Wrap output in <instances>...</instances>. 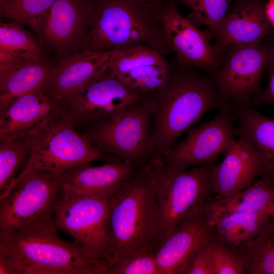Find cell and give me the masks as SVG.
I'll return each instance as SVG.
<instances>
[{"label":"cell","instance_id":"obj_15","mask_svg":"<svg viewBox=\"0 0 274 274\" xmlns=\"http://www.w3.org/2000/svg\"><path fill=\"white\" fill-rule=\"evenodd\" d=\"M64 114L62 99L47 86L30 92L0 109V140L34 134Z\"/></svg>","mask_w":274,"mask_h":274},{"label":"cell","instance_id":"obj_13","mask_svg":"<svg viewBox=\"0 0 274 274\" xmlns=\"http://www.w3.org/2000/svg\"><path fill=\"white\" fill-rule=\"evenodd\" d=\"M234 116L226 105L212 119L188 130L186 138L161 156L164 163L186 169L215 162L235 139Z\"/></svg>","mask_w":274,"mask_h":274},{"label":"cell","instance_id":"obj_2","mask_svg":"<svg viewBox=\"0 0 274 274\" xmlns=\"http://www.w3.org/2000/svg\"><path fill=\"white\" fill-rule=\"evenodd\" d=\"M109 202L108 268L135 255L155 252L160 243L161 220L154 156L138 166Z\"/></svg>","mask_w":274,"mask_h":274},{"label":"cell","instance_id":"obj_4","mask_svg":"<svg viewBox=\"0 0 274 274\" xmlns=\"http://www.w3.org/2000/svg\"><path fill=\"white\" fill-rule=\"evenodd\" d=\"M91 8L90 30L81 51H106L142 43L165 55L171 52L157 8L140 0H87Z\"/></svg>","mask_w":274,"mask_h":274},{"label":"cell","instance_id":"obj_28","mask_svg":"<svg viewBox=\"0 0 274 274\" xmlns=\"http://www.w3.org/2000/svg\"><path fill=\"white\" fill-rule=\"evenodd\" d=\"M112 51L109 69L115 76L140 66L169 62L160 52L142 43L124 46Z\"/></svg>","mask_w":274,"mask_h":274},{"label":"cell","instance_id":"obj_36","mask_svg":"<svg viewBox=\"0 0 274 274\" xmlns=\"http://www.w3.org/2000/svg\"><path fill=\"white\" fill-rule=\"evenodd\" d=\"M264 11L268 21L274 26V0H268L265 3Z\"/></svg>","mask_w":274,"mask_h":274},{"label":"cell","instance_id":"obj_10","mask_svg":"<svg viewBox=\"0 0 274 274\" xmlns=\"http://www.w3.org/2000/svg\"><path fill=\"white\" fill-rule=\"evenodd\" d=\"M147 97L123 83L108 67L62 100L64 114L74 125H93L114 118Z\"/></svg>","mask_w":274,"mask_h":274},{"label":"cell","instance_id":"obj_39","mask_svg":"<svg viewBox=\"0 0 274 274\" xmlns=\"http://www.w3.org/2000/svg\"><path fill=\"white\" fill-rule=\"evenodd\" d=\"M4 1L5 0H0V5L2 4Z\"/></svg>","mask_w":274,"mask_h":274},{"label":"cell","instance_id":"obj_16","mask_svg":"<svg viewBox=\"0 0 274 274\" xmlns=\"http://www.w3.org/2000/svg\"><path fill=\"white\" fill-rule=\"evenodd\" d=\"M224 157L211 172L213 195L227 196L245 189L262 176L261 158L245 139H234L223 153Z\"/></svg>","mask_w":274,"mask_h":274},{"label":"cell","instance_id":"obj_29","mask_svg":"<svg viewBox=\"0 0 274 274\" xmlns=\"http://www.w3.org/2000/svg\"><path fill=\"white\" fill-rule=\"evenodd\" d=\"M55 1L5 0L0 5V15L27 26L37 35Z\"/></svg>","mask_w":274,"mask_h":274},{"label":"cell","instance_id":"obj_24","mask_svg":"<svg viewBox=\"0 0 274 274\" xmlns=\"http://www.w3.org/2000/svg\"><path fill=\"white\" fill-rule=\"evenodd\" d=\"M271 220L268 210L229 214L209 223L212 239L241 250L256 237Z\"/></svg>","mask_w":274,"mask_h":274},{"label":"cell","instance_id":"obj_9","mask_svg":"<svg viewBox=\"0 0 274 274\" xmlns=\"http://www.w3.org/2000/svg\"><path fill=\"white\" fill-rule=\"evenodd\" d=\"M60 193L58 178L31 172L0 195V231L50 222Z\"/></svg>","mask_w":274,"mask_h":274},{"label":"cell","instance_id":"obj_5","mask_svg":"<svg viewBox=\"0 0 274 274\" xmlns=\"http://www.w3.org/2000/svg\"><path fill=\"white\" fill-rule=\"evenodd\" d=\"M154 157L160 244L182 223L204 212L213 195L210 175L214 162L177 169L167 165L161 156Z\"/></svg>","mask_w":274,"mask_h":274},{"label":"cell","instance_id":"obj_3","mask_svg":"<svg viewBox=\"0 0 274 274\" xmlns=\"http://www.w3.org/2000/svg\"><path fill=\"white\" fill-rule=\"evenodd\" d=\"M53 220L0 231V274H106L75 241L61 237Z\"/></svg>","mask_w":274,"mask_h":274},{"label":"cell","instance_id":"obj_30","mask_svg":"<svg viewBox=\"0 0 274 274\" xmlns=\"http://www.w3.org/2000/svg\"><path fill=\"white\" fill-rule=\"evenodd\" d=\"M189 7L186 17L197 27L205 26L215 38L232 0H174Z\"/></svg>","mask_w":274,"mask_h":274},{"label":"cell","instance_id":"obj_37","mask_svg":"<svg viewBox=\"0 0 274 274\" xmlns=\"http://www.w3.org/2000/svg\"><path fill=\"white\" fill-rule=\"evenodd\" d=\"M144 3L154 7H158L164 0H140Z\"/></svg>","mask_w":274,"mask_h":274},{"label":"cell","instance_id":"obj_35","mask_svg":"<svg viewBox=\"0 0 274 274\" xmlns=\"http://www.w3.org/2000/svg\"><path fill=\"white\" fill-rule=\"evenodd\" d=\"M269 81L266 87L252 99L251 106L270 104L274 105V48H273L267 65Z\"/></svg>","mask_w":274,"mask_h":274},{"label":"cell","instance_id":"obj_18","mask_svg":"<svg viewBox=\"0 0 274 274\" xmlns=\"http://www.w3.org/2000/svg\"><path fill=\"white\" fill-rule=\"evenodd\" d=\"M212 239L204 212L182 223L155 250L160 274H183L196 251Z\"/></svg>","mask_w":274,"mask_h":274},{"label":"cell","instance_id":"obj_34","mask_svg":"<svg viewBox=\"0 0 274 274\" xmlns=\"http://www.w3.org/2000/svg\"><path fill=\"white\" fill-rule=\"evenodd\" d=\"M208 243L201 247L196 251L183 274H214Z\"/></svg>","mask_w":274,"mask_h":274},{"label":"cell","instance_id":"obj_32","mask_svg":"<svg viewBox=\"0 0 274 274\" xmlns=\"http://www.w3.org/2000/svg\"><path fill=\"white\" fill-rule=\"evenodd\" d=\"M208 245L213 261L214 274H244L240 250L213 239Z\"/></svg>","mask_w":274,"mask_h":274},{"label":"cell","instance_id":"obj_11","mask_svg":"<svg viewBox=\"0 0 274 274\" xmlns=\"http://www.w3.org/2000/svg\"><path fill=\"white\" fill-rule=\"evenodd\" d=\"M174 0H164L157 8L166 44L179 63L212 74L223 63L224 49L213 44L208 30H201L180 13Z\"/></svg>","mask_w":274,"mask_h":274},{"label":"cell","instance_id":"obj_1","mask_svg":"<svg viewBox=\"0 0 274 274\" xmlns=\"http://www.w3.org/2000/svg\"><path fill=\"white\" fill-rule=\"evenodd\" d=\"M176 59L164 85L146 100L151 115V156L163 155L207 112L227 103L211 76Z\"/></svg>","mask_w":274,"mask_h":274},{"label":"cell","instance_id":"obj_17","mask_svg":"<svg viewBox=\"0 0 274 274\" xmlns=\"http://www.w3.org/2000/svg\"><path fill=\"white\" fill-rule=\"evenodd\" d=\"M139 165L121 161L73 167L58 178L60 192L110 198L130 178Z\"/></svg>","mask_w":274,"mask_h":274},{"label":"cell","instance_id":"obj_19","mask_svg":"<svg viewBox=\"0 0 274 274\" xmlns=\"http://www.w3.org/2000/svg\"><path fill=\"white\" fill-rule=\"evenodd\" d=\"M265 3L262 0H237L221 24L216 44L223 49L233 45H258L272 35L274 26L266 17Z\"/></svg>","mask_w":274,"mask_h":274},{"label":"cell","instance_id":"obj_23","mask_svg":"<svg viewBox=\"0 0 274 274\" xmlns=\"http://www.w3.org/2000/svg\"><path fill=\"white\" fill-rule=\"evenodd\" d=\"M272 202H274V179L262 177L236 193L224 197H212L206 206L204 214L210 223L229 214L267 210Z\"/></svg>","mask_w":274,"mask_h":274},{"label":"cell","instance_id":"obj_6","mask_svg":"<svg viewBox=\"0 0 274 274\" xmlns=\"http://www.w3.org/2000/svg\"><path fill=\"white\" fill-rule=\"evenodd\" d=\"M101 154L85 134L76 131L64 114L34 134L26 163L5 192L30 173H44L58 178L75 166L97 160Z\"/></svg>","mask_w":274,"mask_h":274},{"label":"cell","instance_id":"obj_7","mask_svg":"<svg viewBox=\"0 0 274 274\" xmlns=\"http://www.w3.org/2000/svg\"><path fill=\"white\" fill-rule=\"evenodd\" d=\"M109 198L59 193L54 224L104 267L106 274L109 267Z\"/></svg>","mask_w":274,"mask_h":274},{"label":"cell","instance_id":"obj_25","mask_svg":"<svg viewBox=\"0 0 274 274\" xmlns=\"http://www.w3.org/2000/svg\"><path fill=\"white\" fill-rule=\"evenodd\" d=\"M240 250L244 274H274V225L271 219Z\"/></svg>","mask_w":274,"mask_h":274},{"label":"cell","instance_id":"obj_12","mask_svg":"<svg viewBox=\"0 0 274 274\" xmlns=\"http://www.w3.org/2000/svg\"><path fill=\"white\" fill-rule=\"evenodd\" d=\"M273 49L268 45H229L221 67L211 74L221 96L235 106H251Z\"/></svg>","mask_w":274,"mask_h":274},{"label":"cell","instance_id":"obj_14","mask_svg":"<svg viewBox=\"0 0 274 274\" xmlns=\"http://www.w3.org/2000/svg\"><path fill=\"white\" fill-rule=\"evenodd\" d=\"M91 15L87 0H56L37 35L44 45L61 59L83 50Z\"/></svg>","mask_w":274,"mask_h":274},{"label":"cell","instance_id":"obj_8","mask_svg":"<svg viewBox=\"0 0 274 274\" xmlns=\"http://www.w3.org/2000/svg\"><path fill=\"white\" fill-rule=\"evenodd\" d=\"M146 98L114 118L93 124L85 135L101 151L122 161L142 164L151 156V115Z\"/></svg>","mask_w":274,"mask_h":274},{"label":"cell","instance_id":"obj_33","mask_svg":"<svg viewBox=\"0 0 274 274\" xmlns=\"http://www.w3.org/2000/svg\"><path fill=\"white\" fill-rule=\"evenodd\" d=\"M106 274H160L155 252L135 255L109 267Z\"/></svg>","mask_w":274,"mask_h":274},{"label":"cell","instance_id":"obj_27","mask_svg":"<svg viewBox=\"0 0 274 274\" xmlns=\"http://www.w3.org/2000/svg\"><path fill=\"white\" fill-rule=\"evenodd\" d=\"M22 25L14 20L1 22L0 49L23 58H46L42 41Z\"/></svg>","mask_w":274,"mask_h":274},{"label":"cell","instance_id":"obj_22","mask_svg":"<svg viewBox=\"0 0 274 274\" xmlns=\"http://www.w3.org/2000/svg\"><path fill=\"white\" fill-rule=\"evenodd\" d=\"M232 108L238 121L235 135L246 139L259 155L263 165L261 176L274 179V119L260 114L251 106Z\"/></svg>","mask_w":274,"mask_h":274},{"label":"cell","instance_id":"obj_31","mask_svg":"<svg viewBox=\"0 0 274 274\" xmlns=\"http://www.w3.org/2000/svg\"><path fill=\"white\" fill-rule=\"evenodd\" d=\"M169 72L170 62L140 66L116 76L129 87L148 96L164 85Z\"/></svg>","mask_w":274,"mask_h":274},{"label":"cell","instance_id":"obj_38","mask_svg":"<svg viewBox=\"0 0 274 274\" xmlns=\"http://www.w3.org/2000/svg\"><path fill=\"white\" fill-rule=\"evenodd\" d=\"M268 210L270 215L271 221L274 225V202H272L269 205Z\"/></svg>","mask_w":274,"mask_h":274},{"label":"cell","instance_id":"obj_20","mask_svg":"<svg viewBox=\"0 0 274 274\" xmlns=\"http://www.w3.org/2000/svg\"><path fill=\"white\" fill-rule=\"evenodd\" d=\"M53 65L47 58H23L0 50V109L47 86Z\"/></svg>","mask_w":274,"mask_h":274},{"label":"cell","instance_id":"obj_21","mask_svg":"<svg viewBox=\"0 0 274 274\" xmlns=\"http://www.w3.org/2000/svg\"><path fill=\"white\" fill-rule=\"evenodd\" d=\"M113 51H79L53 66L47 87L62 100L108 68Z\"/></svg>","mask_w":274,"mask_h":274},{"label":"cell","instance_id":"obj_26","mask_svg":"<svg viewBox=\"0 0 274 274\" xmlns=\"http://www.w3.org/2000/svg\"><path fill=\"white\" fill-rule=\"evenodd\" d=\"M33 135L0 140V194L9 188L26 163Z\"/></svg>","mask_w":274,"mask_h":274}]
</instances>
